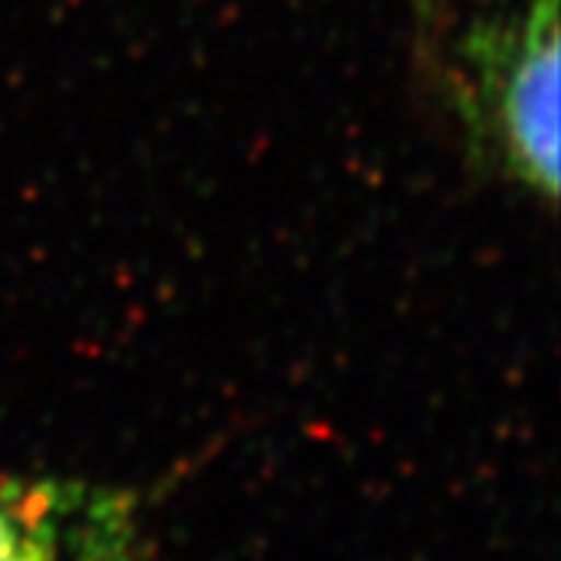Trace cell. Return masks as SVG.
Returning <instances> with one entry per match:
<instances>
[{"label":"cell","mask_w":561,"mask_h":561,"mask_svg":"<svg viewBox=\"0 0 561 561\" xmlns=\"http://www.w3.org/2000/svg\"><path fill=\"white\" fill-rule=\"evenodd\" d=\"M559 0H524L461 41L465 106L500 165L549 206L559 197Z\"/></svg>","instance_id":"6da1fadb"},{"label":"cell","mask_w":561,"mask_h":561,"mask_svg":"<svg viewBox=\"0 0 561 561\" xmlns=\"http://www.w3.org/2000/svg\"><path fill=\"white\" fill-rule=\"evenodd\" d=\"M131 490L81 478H0V561H138Z\"/></svg>","instance_id":"7a4b0ae2"}]
</instances>
